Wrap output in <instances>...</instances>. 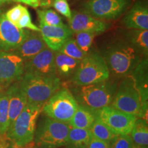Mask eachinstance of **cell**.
I'll return each instance as SVG.
<instances>
[{
	"label": "cell",
	"instance_id": "6da1fadb",
	"mask_svg": "<svg viewBox=\"0 0 148 148\" xmlns=\"http://www.w3.org/2000/svg\"><path fill=\"white\" fill-rule=\"evenodd\" d=\"M143 56L124 38L110 42L101 56L110 73L115 77L123 78L131 75Z\"/></svg>",
	"mask_w": 148,
	"mask_h": 148
},
{
	"label": "cell",
	"instance_id": "7a4b0ae2",
	"mask_svg": "<svg viewBox=\"0 0 148 148\" xmlns=\"http://www.w3.org/2000/svg\"><path fill=\"white\" fill-rule=\"evenodd\" d=\"M19 85L27 103L43 108L45 103L58 90L60 80L58 76L47 77L24 73Z\"/></svg>",
	"mask_w": 148,
	"mask_h": 148
},
{
	"label": "cell",
	"instance_id": "3957f363",
	"mask_svg": "<svg viewBox=\"0 0 148 148\" xmlns=\"http://www.w3.org/2000/svg\"><path fill=\"white\" fill-rule=\"evenodd\" d=\"M116 89L115 83L107 79L95 84L77 86L75 98L79 106L96 111L110 106Z\"/></svg>",
	"mask_w": 148,
	"mask_h": 148
},
{
	"label": "cell",
	"instance_id": "277c9868",
	"mask_svg": "<svg viewBox=\"0 0 148 148\" xmlns=\"http://www.w3.org/2000/svg\"><path fill=\"white\" fill-rule=\"evenodd\" d=\"M111 105L113 108L136 118L145 119L147 108L144 106L140 92L131 75L123 77L120 83Z\"/></svg>",
	"mask_w": 148,
	"mask_h": 148
},
{
	"label": "cell",
	"instance_id": "5b68a950",
	"mask_svg": "<svg viewBox=\"0 0 148 148\" xmlns=\"http://www.w3.org/2000/svg\"><path fill=\"white\" fill-rule=\"evenodd\" d=\"M110 72L104 59L97 52H88L79 61L71 81L77 86L95 84L107 80Z\"/></svg>",
	"mask_w": 148,
	"mask_h": 148
},
{
	"label": "cell",
	"instance_id": "8992f818",
	"mask_svg": "<svg viewBox=\"0 0 148 148\" xmlns=\"http://www.w3.org/2000/svg\"><path fill=\"white\" fill-rule=\"evenodd\" d=\"M42 110L40 106L27 103L7 132L8 137L18 147H24L34 138L36 120Z\"/></svg>",
	"mask_w": 148,
	"mask_h": 148
},
{
	"label": "cell",
	"instance_id": "52a82bcc",
	"mask_svg": "<svg viewBox=\"0 0 148 148\" xmlns=\"http://www.w3.org/2000/svg\"><path fill=\"white\" fill-rule=\"evenodd\" d=\"M78 103L67 89L58 90L44 105L42 110L48 118L69 123L78 108Z\"/></svg>",
	"mask_w": 148,
	"mask_h": 148
},
{
	"label": "cell",
	"instance_id": "ba28073f",
	"mask_svg": "<svg viewBox=\"0 0 148 148\" xmlns=\"http://www.w3.org/2000/svg\"><path fill=\"white\" fill-rule=\"evenodd\" d=\"M70 125L47 118L37 132L35 142L38 148H58L66 145Z\"/></svg>",
	"mask_w": 148,
	"mask_h": 148
},
{
	"label": "cell",
	"instance_id": "9c48e42d",
	"mask_svg": "<svg viewBox=\"0 0 148 148\" xmlns=\"http://www.w3.org/2000/svg\"><path fill=\"white\" fill-rule=\"evenodd\" d=\"M132 0H89L84 4V12L100 20H114L125 12Z\"/></svg>",
	"mask_w": 148,
	"mask_h": 148
},
{
	"label": "cell",
	"instance_id": "30bf717a",
	"mask_svg": "<svg viewBox=\"0 0 148 148\" xmlns=\"http://www.w3.org/2000/svg\"><path fill=\"white\" fill-rule=\"evenodd\" d=\"M98 119L117 135L130 134L137 118L112 106H106L95 111Z\"/></svg>",
	"mask_w": 148,
	"mask_h": 148
},
{
	"label": "cell",
	"instance_id": "8fae6325",
	"mask_svg": "<svg viewBox=\"0 0 148 148\" xmlns=\"http://www.w3.org/2000/svg\"><path fill=\"white\" fill-rule=\"evenodd\" d=\"M24 74V61L12 51H0V85L7 88Z\"/></svg>",
	"mask_w": 148,
	"mask_h": 148
},
{
	"label": "cell",
	"instance_id": "7c38bea8",
	"mask_svg": "<svg viewBox=\"0 0 148 148\" xmlns=\"http://www.w3.org/2000/svg\"><path fill=\"white\" fill-rule=\"evenodd\" d=\"M24 73L41 76H57L54 51L46 47L38 54L24 62Z\"/></svg>",
	"mask_w": 148,
	"mask_h": 148
},
{
	"label": "cell",
	"instance_id": "4fadbf2b",
	"mask_svg": "<svg viewBox=\"0 0 148 148\" xmlns=\"http://www.w3.org/2000/svg\"><path fill=\"white\" fill-rule=\"evenodd\" d=\"M26 36L25 30L19 28L0 12V51H12Z\"/></svg>",
	"mask_w": 148,
	"mask_h": 148
},
{
	"label": "cell",
	"instance_id": "5bb4252c",
	"mask_svg": "<svg viewBox=\"0 0 148 148\" xmlns=\"http://www.w3.org/2000/svg\"><path fill=\"white\" fill-rule=\"evenodd\" d=\"M69 28L72 32H92L95 34L104 32L110 25L102 20L98 19L85 12H74L69 18Z\"/></svg>",
	"mask_w": 148,
	"mask_h": 148
},
{
	"label": "cell",
	"instance_id": "9a60e30c",
	"mask_svg": "<svg viewBox=\"0 0 148 148\" xmlns=\"http://www.w3.org/2000/svg\"><path fill=\"white\" fill-rule=\"evenodd\" d=\"M42 39L49 49L58 51L66 40L72 38L73 33L65 24L60 26H49L39 23Z\"/></svg>",
	"mask_w": 148,
	"mask_h": 148
},
{
	"label": "cell",
	"instance_id": "2e32d148",
	"mask_svg": "<svg viewBox=\"0 0 148 148\" xmlns=\"http://www.w3.org/2000/svg\"><path fill=\"white\" fill-rule=\"evenodd\" d=\"M26 36L19 46L12 52L23 59L24 62L38 54L47 47L39 32L25 30Z\"/></svg>",
	"mask_w": 148,
	"mask_h": 148
},
{
	"label": "cell",
	"instance_id": "e0dca14e",
	"mask_svg": "<svg viewBox=\"0 0 148 148\" xmlns=\"http://www.w3.org/2000/svg\"><path fill=\"white\" fill-rule=\"evenodd\" d=\"M8 97V127L7 132L27 103V98L20 87L19 81L14 82L5 90ZM7 133V132H6Z\"/></svg>",
	"mask_w": 148,
	"mask_h": 148
},
{
	"label": "cell",
	"instance_id": "ac0fdd59",
	"mask_svg": "<svg viewBox=\"0 0 148 148\" xmlns=\"http://www.w3.org/2000/svg\"><path fill=\"white\" fill-rule=\"evenodd\" d=\"M127 29H148V5L147 1L135 3L122 20Z\"/></svg>",
	"mask_w": 148,
	"mask_h": 148
},
{
	"label": "cell",
	"instance_id": "d6986e66",
	"mask_svg": "<svg viewBox=\"0 0 148 148\" xmlns=\"http://www.w3.org/2000/svg\"><path fill=\"white\" fill-rule=\"evenodd\" d=\"M131 75L134 79L136 88L140 92L144 106L147 108V55H144L142 57L139 63L131 73Z\"/></svg>",
	"mask_w": 148,
	"mask_h": 148
},
{
	"label": "cell",
	"instance_id": "ffe728a7",
	"mask_svg": "<svg viewBox=\"0 0 148 148\" xmlns=\"http://www.w3.org/2000/svg\"><path fill=\"white\" fill-rule=\"evenodd\" d=\"M96 118L97 115L95 111L79 105L76 112L68 124L72 127L88 130Z\"/></svg>",
	"mask_w": 148,
	"mask_h": 148
},
{
	"label": "cell",
	"instance_id": "44dd1931",
	"mask_svg": "<svg viewBox=\"0 0 148 148\" xmlns=\"http://www.w3.org/2000/svg\"><path fill=\"white\" fill-rule=\"evenodd\" d=\"M54 56L57 74L62 77L73 75L80 60L67 56L59 51H54Z\"/></svg>",
	"mask_w": 148,
	"mask_h": 148
},
{
	"label": "cell",
	"instance_id": "7402d4cb",
	"mask_svg": "<svg viewBox=\"0 0 148 148\" xmlns=\"http://www.w3.org/2000/svg\"><path fill=\"white\" fill-rule=\"evenodd\" d=\"M127 41L140 51L143 55L148 53V29H128L125 35Z\"/></svg>",
	"mask_w": 148,
	"mask_h": 148
},
{
	"label": "cell",
	"instance_id": "603a6c76",
	"mask_svg": "<svg viewBox=\"0 0 148 148\" xmlns=\"http://www.w3.org/2000/svg\"><path fill=\"white\" fill-rule=\"evenodd\" d=\"M91 138L92 136L88 130L70 126L66 145L72 148H87Z\"/></svg>",
	"mask_w": 148,
	"mask_h": 148
},
{
	"label": "cell",
	"instance_id": "cb8c5ba5",
	"mask_svg": "<svg viewBox=\"0 0 148 148\" xmlns=\"http://www.w3.org/2000/svg\"><path fill=\"white\" fill-rule=\"evenodd\" d=\"M130 134L135 146L143 148L147 147L148 127L147 120L142 118H137Z\"/></svg>",
	"mask_w": 148,
	"mask_h": 148
},
{
	"label": "cell",
	"instance_id": "d4e9b609",
	"mask_svg": "<svg viewBox=\"0 0 148 148\" xmlns=\"http://www.w3.org/2000/svg\"><path fill=\"white\" fill-rule=\"evenodd\" d=\"M92 137L103 140L110 143L112 140L118 136L113 131L111 130L103 122L97 117L91 126L88 129Z\"/></svg>",
	"mask_w": 148,
	"mask_h": 148
},
{
	"label": "cell",
	"instance_id": "484cf974",
	"mask_svg": "<svg viewBox=\"0 0 148 148\" xmlns=\"http://www.w3.org/2000/svg\"><path fill=\"white\" fill-rule=\"evenodd\" d=\"M36 13L39 20V23L49 26H60L64 24L62 22L60 16L51 9L37 10Z\"/></svg>",
	"mask_w": 148,
	"mask_h": 148
},
{
	"label": "cell",
	"instance_id": "4316f807",
	"mask_svg": "<svg viewBox=\"0 0 148 148\" xmlns=\"http://www.w3.org/2000/svg\"><path fill=\"white\" fill-rule=\"evenodd\" d=\"M8 127V97L6 92L0 94V135L6 134Z\"/></svg>",
	"mask_w": 148,
	"mask_h": 148
},
{
	"label": "cell",
	"instance_id": "83f0119b",
	"mask_svg": "<svg viewBox=\"0 0 148 148\" xmlns=\"http://www.w3.org/2000/svg\"><path fill=\"white\" fill-rule=\"evenodd\" d=\"M58 51L78 60H82L87 54L81 50L75 39L72 38L66 40Z\"/></svg>",
	"mask_w": 148,
	"mask_h": 148
},
{
	"label": "cell",
	"instance_id": "f1b7e54d",
	"mask_svg": "<svg viewBox=\"0 0 148 148\" xmlns=\"http://www.w3.org/2000/svg\"><path fill=\"white\" fill-rule=\"evenodd\" d=\"M75 40L80 49L84 53H88L91 47L95 34L88 32H79L75 33Z\"/></svg>",
	"mask_w": 148,
	"mask_h": 148
},
{
	"label": "cell",
	"instance_id": "f546056e",
	"mask_svg": "<svg viewBox=\"0 0 148 148\" xmlns=\"http://www.w3.org/2000/svg\"><path fill=\"white\" fill-rule=\"evenodd\" d=\"M134 144L130 135H118L110 143V148H133Z\"/></svg>",
	"mask_w": 148,
	"mask_h": 148
},
{
	"label": "cell",
	"instance_id": "4dcf8cb0",
	"mask_svg": "<svg viewBox=\"0 0 148 148\" xmlns=\"http://www.w3.org/2000/svg\"><path fill=\"white\" fill-rule=\"evenodd\" d=\"M27 10V9L26 7L18 4L7 11L5 13V16L7 18V19H8L10 22L16 25V23H17L19 18Z\"/></svg>",
	"mask_w": 148,
	"mask_h": 148
},
{
	"label": "cell",
	"instance_id": "1f68e13d",
	"mask_svg": "<svg viewBox=\"0 0 148 148\" xmlns=\"http://www.w3.org/2000/svg\"><path fill=\"white\" fill-rule=\"evenodd\" d=\"M16 26L21 29L27 28L32 31H35V32H40L39 27L32 23V18H31L30 14H29L28 10L25 11L23 14V15L21 16V18H19L17 23H16Z\"/></svg>",
	"mask_w": 148,
	"mask_h": 148
},
{
	"label": "cell",
	"instance_id": "d6a6232c",
	"mask_svg": "<svg viewBox=\"0 0 148 148\" xmlns=\"http://www.w3.org/2000/svg\"><path fill=\"white\" fill-rule=\"evenodd\" d=\"M52 6L60 14H62L69 19L71 18L72 13L67 0H54Z\"/></svg>",
	"mask_w": 148,
	"mask_h": 148
},
{
	"label": "cell",
	"instance_id": "836d02e7",
	"mask_svg": "<svg viewBox=\"0 0 148 148\" xmlns=\"http://www.w3.org/2000/svg\"><path fill=\"white\" fill-rule=\"evenodd\" d=\"M87 148H110V143L92 137Z\"/></svg>",
	"mask_w": 148,
	"mask_h": 148
},
{
	"label": "cell",
	"instance_id": "e575fe53",
	"mask_svg": "<svg viewBox=\"0 0 148 148\" xmlns=\"http://www.w3.org/2000/svg\"><path fill=\"white\" fill-rule=\"evenodd\" d=\"M16 1L23 3L29 6H32V8H36L40 5V0H16Z\"/></svg>",
	"mask_w": 148,
	"mask_h": 148
},
{
	"label": "cell",
	"instance_id": "d590c367",
	"mask_svg": "<svg viewBox=\"0 0 148 148\" xmlns=\"http://www.w3.org/2000/svg\"><path fill=\"white\" fill-rule=\"evenodd\" d=\"M54 0H40V6L43 7V8H49V7L52 6L53 2Z\"/></svg>",
	"mask_w": 148,
	"mask_h": 148
},
{
	"label": "cell",
	"instance_id": "8d00e7d4",
	"mask_svg": "<svg viewBox=\"0 0 148 148\" xmlns=\"http://www.w3.org/2000/svg\"><path fill=\"white\" fill-rule=\"evenodd\" d=\"M11 0H0V7L2 6L3 4L6 3H9Z\"/></svg>",
	"mask_w": 148,
	"mask_h": 148
},
{
	"label": "cell",
	"instance_id": "74e56055",
	"mask_svg": "<svg viewBox=\"0 0 148 148\" xmlns=\"http://www.w3.org/2000/svg\"><path fill=\"white\" fill-rule=\"evenodd\" d=\"M3 88H2V87H1V85H0V94H1V92H2V91H3Z\"/></svg>",
	"mask_w": 148,
	"mask_h": 148
},
{
	"label": "cell",
	"instance_id": "f35d334b",
	"mask_svg": "<svg viewBox=\"0 0 148 148\" xmlns=\"http://www.w3.org/2000/svg\"><path fill=\"white\" fill-rule=\"evenodd\" d=\"M133 148H143V147H138V146H134V147H133ZM144 148H145V147H144Z\"/></svg>",
	"mask_w": 148,
	"mask_h": 148
},
{
	"label": "cell",
	"instance_id": "ab89813d",
	"mask_svg": "<svg viewBox=\"0 0 148 148\" xmlns=\"http://www.w3.org/2000/svg\"><path fill=\"white\" fill-rule=\"evenodd\" d=\"M145 148H147V147H145Z\"/></svg>",
	"mask_w": 148,
	"mask_h": 148
},
{
	"label": "cell",
	"instance_id": "60d3db41",
	"mask_svg": "<svg viewBox=\"0 0 148 148\" xmlns=\"http://www.w3.org/2000/svg\"><path fill=\"white\" fill-rule=\"evenodd\" d=\"M29 148H32V147H29Z\"/></svg>",
	"mask_w": 148,
	"mask_h": 148
},
{
	"label": "cell",
	"instance_id": "b9f144b4",
	"mask_svg": "<svg viewBox=\"0 0 148 148\" xmlns=\"http://www.w3.org/2000/svg\"><path fill=\"white\" fill-rule=\"evenodd\" d=\"M0 136H1V135H0Z\"/></svg>",
	"mask_w": 148,
	"mask_h": 148
}]
</instances>
